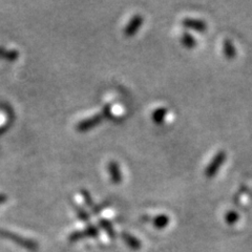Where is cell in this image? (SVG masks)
<instances>
[{
    "label": "cell",
    "instance_id": "cell-1",
    "mask_svg": "<svg viewBox=\"0 0 252 252\" xmlns=\"http://www.w3.org/2000/svg\"><path fill=\"white\" fill-rule=\"evenodd\" d=\"M0 236H2V238L5 239H9L11 241H14L18 244V245L25 247L27 249L30 250H35L37 248V243L32 241L30 239H25L22 238V236L13 233L11 231H7V230H3V229H0Z\"/></svg>",
    "mask_w": 252,
    "mask_h": 252
},
{
    "label": "cell",
    "instance_id": "cell-2",
    "mask_svg": "<svg viewBox=\"0 0 252 252\" xmlns=\"http://www.w3.org/2000/svg\"><path fill=\"white\" fill-rule=\"evenodd\" d=\"M103 119L104 117L102 115V113H98L96 115L86 118V119L81 120L80 122H78V124L76 125V128L79 131H86L98 125Z\"/></svg>",
    "mask_w": 252,
    "mask_h": 252
},
{
    "label": "cell",
    "instance_id": "cell-3",
    "mask_svg": "<svg viewBox=\"0 0 252 252\" xmlns=\"http://www.w3.org/2000/svg\"><path fill=\"white\" fill-rule=\"evenodd\" d=\"M142 22H143V17L140 14L133 15L131 19L128 21L127 25L124 28L123 33L125 36L130 37L137 33V31L140 29Z\"/></svg>",
    "mask_w": 252,
    "mask_h": 252
},
{
    "label": "cell",
    "instance_id": "cell-4",
    "mask_svg": "<svg viewBox=\"0 0 252 252\" xmlns=\"http://www.w3.org/2000/svg\"><path fill=\"white\" fill-rule=\"evenodd\" d=\"M107 170L110 176V180L115 184L120 183L122 181V172L120 169V165L116 161H110L107 164Z\"/></svg>",
    "mask_w": 252,
    "mask_h": 252
},
{
    "label": "cell",
    "instance_id": "cell-5",
    "mask_svg": "<svg viewBox=\"0 0 252 252\" xmlns=\"http://www.w3.org/2000/svg\"><path fill=\"white\" fill-rule=\"evenodd\" d=\"M98 235V229L94 226H89L83 231H76L73 232L69 236L70 241H77L79 239H82L84 236H97Z\"/></svg>",
    "mask_w": 252,
    "mask_h": 252
},
{
    "label": "cell",
    "instance_id": "cell-6",
    "mask_svg": "<svg viewBox=\"0 0 252 252\" xmlns=\"http://www.w3.org/2000/svg\"><path fill=\"white\" fill-rule=\"evenodd\" d=\"M19 56V52L15 49H6L4 46H0V57H3L7 60H15Z\"/></svg>",
    "mask_w": 252,
    "mask_h": 252
},
{
    "label": "cell",
    "instance_id": "cell-7",
    "mask_svg": "<svg viewBox=\"0 0 252 252\" xmlns=\"http://www.w3.org/2000/svg\"><path fill=\"white\" fill-rule=\"evenodd\" d=\"M122 238L124 239V241L126 242V244H128V246L133 248V249H138L140 248L141 244H140V241L135 238V236L130 235L129 233H126V232H123L122 233Z\"/></svg>",
    "mask_w": 252,
    "mask_h": 252
},
{
    "label": "cell",
    "instance_id": "cell-8",
    "mask_svg": "<svg viewBox=\"0 0 252 252\" xmlns=\"http://www.w3.org/2000/svg\"><path fill=\"white\" fill-rule=\"evenodd\" d=\"M165 115H166V108H164V107L157 108L153 113V120L156 123H161L164 119Z\"/></svg>",
    "mask_w": 252,
    "mask_h": 252
},
{
    "label": "cell",
    "instance_id": "cell-9",
    "mask_svg": "<svg viewBox=\"0 0 252 252\" xmlns=\"http://www.w3.org/2000/svg\"><path fill=\"white\" fill-rule=\"evenodd\" d=\"M100 225L107 232V234L110 236V238H114V236H115V231H114L113 225H112V223L109 222V220H100Z\"/></svg>",
    "mask_w": 252,
    "mask_h": 252
},
{
    "label": "cell",
    "instance_id": "cell-10",
    "mask_svg": "<svg viewBox=\"0 0 252 252\" xmlns=\"http://www.w3.org/2000/svg\"><path fill=\"white\" fill-rule=\"evenodd\" d=\"M168 222H169V218H167L166 216H164V215L158 216L154 220V224L157 228H163Z\"/></svg>",
    "mask_w": 252,
    "mask_h": 252
},
{
    "label": "cell",
    "instance_id": "cell-11",
    "mask_svg": "<svg viewBox=\"0 0 252 252\" xmlns=\"http://www.w3.org/2000/svg\"><path fill=\"white\" fill-rule=\"evenodd\" d=\"M81 195H82V198L84 199V202L89 205L90 207H92V208H94V206H96V205L94 204V200H93V196L91 195V193H90V191L89 190H86V189H81Z\"/></svg>",
    "mask_w": 252,
    "mask_h": 252
},
{
    "label": "cell",
    "instance_id": "cell-12",
    "mask_svg": "<svg viewBox=\"0 0 252 252\" xmlns=\"http://www.w3.org/2000/svg\"><path fill=\"white\" fill-rule=\"evenodd\" d=\"M74 207L76 209V212L78 217L80 218V220H89V214L86 212L83 208H81L80 206H78V205H74Z\"/></svg>",
    "mask_w": 252,
    "mask_h": 252
},
{
    "label": "cell",
    "instance_id": "cell-13",
    "mask_svg": "<svg viewBox=\"0 0 252 252\" xmlns=\"http://www.w3.org/2000/svg\"><path fill=\"white\" fill-rule=\"evenodd\" d=\"M102 115H103L104 118L112 117V104H106L103 107V110H102Z\"/></svg>",
    "mask_w": 252,
    "mask_h": 252
},
{
    "label": "cell",
    "instance_id": "cell-14",
    "mask_svg": "<svg viewBox=\"0 0 252 252\" xmlns=\"http://www.w3.org/2000/svg\"><path fill=\"white\" fill-rule=\"evenodd\" d=\"M192 40L193 39L189 36V35H184L183 37V42L186 44V45H192Z\"/></svg>",
    "mask_w": 252,
    "mask_h": 252
},
{
    "label": "cell",
    "instance_id": "cell-15",
    "mask_svg": "<svg viewBox=\"0 0 252 252\" xmlns=\"http://www.w3.org/2000/svg\"><path fill=\"white\" fill-rule=\"evenodd\" d=\"M6 201V195L4 193H0V204H2Z\"/></svg>",
    "mask_w": 252,
    "mask_h": 252
}]
</instances>
